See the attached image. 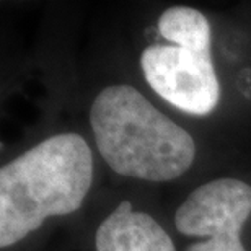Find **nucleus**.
Instances as JSON below:
<instances>
[{"instance_id":"f257e3e1","label":"nucleus","mask_w":251,"mask_h":251,"mask_svg":"<svg viewBox=\"0 0 251 251\" xmlns=\"http://www.w3.org/2000/svg\"><path fill=\"white\" fill-rule=\"evenodd\" d=\"M93 183V155L80 134L44 139L0 170V247L36 232L54 215L82 207Z\"/></svg>"},{"instance_id":"f03ea898","label":"nucleus","mask_w":251,"mask_h":251,"mask_svg":"<svg viewBox=\"0 0 251 251\" xmlns=\"http://www.w3.org/2000/svg\"><path fill=\"white\" fill-rule=\"evenodd\" d=\"M90 126L100 155L121 176L172 181L194 162L191 134L130 85L103 88L90 109Z\"/></svg>"},{"instance_id":"7ed1b4c3","label":"nucleus","mask_w":251,"mask_h":251,"mask_svg":"<svg viewBox=\"0 0 251 251\" xmlns=\"http://www.w3.org/2000/svg\"><path fill=\"white\" fill-rule=\"evenodd\" d=\"M158 31L172 46L153 44L140 54L147 83L179 111L207 116L220 97L209 20L196 8L170 7L158 20Z\"/></svg>"},{"instance_id":"20e7f679","label":"nucleus","mask_w":251,"mask_h":251,"mask_svg":"<svg viewBox=\"0 0 251 251\" xmlns=\"http://www.w3.org/2000/svg\"><path fill=\"white\" fill-rule=\"evenodd\" d=\"M251 214V186L219 178L196 188L175 214V227L186 237L205 238L184 251H247L240 238Z\"/></svg>"},{"instance_id":"39448f33","label":"nucleus","mask_w":251,"mask_h":251,"mask_svg":"<svg viewBox=\"0 0 251 251\" xmlns=\"http://www.w3.org/2000/svg\"><path fill=\"white\" fill-rule=\"evenodd\" d=\"M97 251H176L173 240L152 215L135 212L129 201L100 224L95 233Z\"/></svg>"}]
</instances>
